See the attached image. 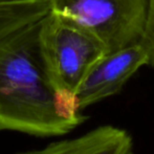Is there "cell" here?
<instances>
[{"label":"cell","instance_id":"52a82bcc","mask_svg":"<svg viewBox=\"0 0 154 154\" xmlns=\"http://www.w3.org/2000/svg\"><path fill=\"white\" fill-rule=\"evenodd\" d=\"M0 5L48 6L49 0H0Z\"/></svg>","mask_w":154,"mask_h":154},{"label":"cell","instance_id":"5b68a950","mask_svg":"<svg viewBox=\"0 0 154 154\" xmlns=\"http://www.w3.org/2000/svg\"><path fill=\"white\" fill-rule=\"evenodd\" d=\"M133 140L125 129L103 125L70 140L18 154H133Z\"/></svg>","mask_w":154,"mask_h":154},{"label":"cell","instance_id":"8992f818","mask_svg":"<svg viewBox=\"0 0 154 154\" xmlns=\"http://www.w3.org/2000/svg\"><path fill=\"white\" fill-rule=\"evenodd\" d=\"M142 43L148 55V66L154 67V0H147V17Z\"/></svg>","mask_w":154,"mask_h":154},{"label":"cell","instance_id":"3957f363","mask_svg":"<svg viewBox=\"0 0 154 154\" xmlns=\"http://www.w3.org/2000/svg\"><path fill=\"white\" fill-rule=\"evenodd\" d=\"M49 12L89 31L108 54L142 42L147 0H49Z\"/></svg>","mask_w":154,"mask_h":154},{"label":"cell","instance_id":"6da1fadb","mask_svg":"<svg viewBox=\"0 0 154 154\" xmlns=\"http://www.w3.org/2000/svg\"><path fill=\"white\" fill-rule=\"evenodd\" d=\"M43 17L0 29V130L59 136L87 119L45 70L38 44Z\"/></svg>","mask_w":154,"mask_h":154},{"label":"cell","instance_id":"277c9868","mask_svg":"<svg viewBox=\"0 0 154 154\" xmlns=\"http://www.w3.org/2000/svg\"><path fill=\"white\" fill-rule=\"evenodd\" d=\"M145 65H148V55L142 43L102 56L90 67L75 90L79 109L82 111L119 93L128 80Z\"/></svg>","mask_w":154,"mask_h":154},{"label":"cell","instance_id":"7a4b0ae2","mask_svg":"<svg viewBox=\"0 0 154 154\" xmlns=\"http://www.w3.org/2000/svg\"><path fill=\"white\" fill-rule=\"evenodd\" d=\"M38 44L54 87L71 97L90 67L107 54L103 43L89 31L49 11L41 20Z\"/></svg>","mask_w":154,"mask_h":154}]
</instances>
